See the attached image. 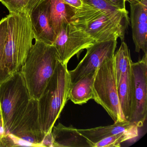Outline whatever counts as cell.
<instances>
[{"label": "cell", "instance_id": "cell-1", "mask_svg": "<svg viewBox=\"0 0 147 147\" xmlns=\"http://www.w3.org/2000/svg\"><path fill=\"white\" fill-rule=\"evenodd\" d=\"M4 62L8 74L20 71L35 39L30 15L24 11L7 15Z\"/></svg>", "mask_w": 147, "mask_h": 147}, {"label": "cell", "instance_id": "cell-2", "mask_svg": "<svg viewBox=\"0 0 147 147\" xmlns=\"http://www.w3.org/2000/svg\"><path fill=\"white\" fill-rule=\"evenodd\" d=\"M60 61L53 45L36 40L20 70L31 98H40Z\"/></svg>", "mask_w": 147, "mask_h": 147}, {"label": "cell", "instance_id": "cell-3", "mask_svg": "<svg viewBox=\"0 0 147 147\" xmlns=\"http://www.w3.org/2000/svg\"><path fill=\"white\" fill-rule=\"evenodd\" d=\"M70 85L67 65L60 61L38 100L40 123L45 134L51 131L68 100Z\"/></svg>", "mask_w": 147, "mask_h": 147}, {"label": "cell", "instance_id": "cell-4", "mask_svg": "<svg viewBox=\"0 0 147 147\" xmlns=\"http://www.w3.org/2000/svg\"><path fill=\"white\" fill-rule=\"evenodd\" d=\"M31 98L21 71L13 74L0 84V113L5 136L27 107Z\"/></svg>", "mask_w": 147, "mask_h": 147}, {"label": "cell", "instance_id": "cell-5", "mask_svg": "<svg viewBox=\"0 0 147 147\" xmlns=\"http://www.w3.org/2000/svg\"><path fill=\"white\" fill-rule=\"evenodd\" d=\"M113 57L104 61L97 69L93 99L105 109L116 123L126 120L119 106Z\"/></svg>", "mask_w": 147, "mask_h": 147}, {"label": "cell", "instance_id": "cell-6", "mask_svg": "<svg viewBox=\"0 0 147 147\" xmlns=\"http://www.w3.org/2000/svg\"><path fill=\"white\" fill-rule=\"evenodd\" d=\"M129 24L127 10H116L89 24L76 26L82 28L95 42L117 39L118 38L123 42Z\"/></svg>", "mask_w": 147, "mask_h": 147}, {"label": "cell", "instance_id": "cell-7", "mask_svg": "<svg viewBox=\"0 0 147 147\" xmlns=\"http://www.w3.org/2000/svg\"><path fill=\"white\" fill-rule=\"evenodd\" d=\"M95 42L82 28L68 23L63 25L52 45L60 61L67 65L73 57Z\"/></svg>", "mask_w": 147, "mask_h": 147}, {"label": "cell", "instance_id": "cell-8", "mask_svg": "<svg viewBox=\"0 0 147 147\" xmlns=\"http://www.w3.org/2000/svg\"><path fill=\"white\" fill-rule=\"evenodd\" d=\"M9 134L24 142L26 146L42 147L46 134L40 123L38 100L31 99Z\"/></svg>", "mask_w": 147, "mask_h": 147}, {"label": "cell", "instance_id": "cell-9", "mask_svg": "<svg viewBox=\"0 0 147 147\" xmlns=\"http://www.w3.org/2000/svg\"><path fill=\"white\" fill-rule=\"evenodd\" d=\"M147 54L141 60L131 62L133 80V113L130 122L142 127L147 115Z\"/></svg>", "mask_w": 147, "mask_h": 147}, {"label": "cell", "instance_id": "cell-10", "mask_svg": "<svg viewBox=\"0 0 147 147\" xmlns=\"http://www.w3.org/2000/svg\"><path fill=\"white\" fill-rule=\"evenodd\" d=\"M117 39L95 42L87 48L86 53L77 67L69 71L71 84L77 82L84 76L97 70L107 60L114 57Z\"/></svg>", "mask_w": 147, "mask_h": 147}, {"label": "cell", "instance_id": "cell-11", "mask_svg": "<svg viewBox=\"0 0 147 147\" xmlns=\"http://www.w3.org/2000/svg\"><path fill=\"white\" fill-rule=\"evenodd\" d=\"M129 4L132 38L136 52L147 54V0H126Z\"/></svg>", "mask_w": 147, "mask_h": 147}, {"label": "cell", "instance_id": "cell-12", "mask_svg": "<svg viewBox=\"0 0 147 147\" xmlns=\"http://www.w3.org/2000/svg\"><path fill=\"white\" fill-rule=\"evenodd\" d=\"M50 0H46L30 15L35 39L52 45L56 35L49 18Z\"/></svg>", "mask_w": 147, "mask_h": 147}, {"label": "cell", "instance_id": "cell-13", "mask_svg": "<svg viewBox=\"0 0 147 147\" xmlns=\"http://www.w3.org/2000/svg\"><path fill=\"white\" fill-rule=\"evenodd\" d=\"M54 147H93V144L72 125L61 123L52 128Z\"/></svg>", "mask_w": 147, "mask_h": 147}, {"label": "cell", "instance_id": "cell-14", "mask_svg": "<svg viewBox=\"0 0 147 147\" xmlns=\"http://www.w3.org/2000/svg\"><path fill=\"white\" fill-rule=\"evenodd\" d=\"M131 62L126 70L122 72L117 85V94L121 112L124 119L129 122L131 119L133 108V80Z\"/></svg>", "mask_w": 147, "mask_h": 147}, {"label": "cell", "instance_id": "cell-15", "mask_svg": "<svg viewBox=\"0 0 147 147\" xmlns=\"http://www.w3.org/2000/svg\"><path fill=\"white\" fill-rule=\"evenodd\" d=\"M138 127L134 123L129 121L114 123L111 125L99 126L88 129H78V131L85 136L92 144L110 136Z\"/></svg>", "mask_w": 147, "mask_h": 147}, {"label": "cell", "instance_id": "cell-16", "mask_svg": "<svg viewBox=\"0 0 147 147\" xmlns=\"http://www.w3.org/2000/svg\"><path fill=\"white\" fill-rule=\"evenodd\" d=\"M96 71L91 72L71 84L68 92V99L74 104L82 105L93 97V87Z\"/></svg>", "mask_w": 147, "mask_h": 147}, {"label": "cell", "instance_id": "cell-17", "mask_svg": "<svg viewBox=\"0 0 147 147\" xmlns=\"http://www.w3.org/2000/svg\"><path fill=\"white\" fill-rule=\"evenodd\" d=\"M49 18L56 36L63 25L70 23L75 11L63 0H50Z\"/></svg>", "mask_w": 147, "mask_h": 147}, {"label": "cell", "instance_id": "cell-18", "mask_svg": "<svg viewBox=\"0 0 147 147\" xmlns=\"http://www.w3.org/2000/svg\"><path fill=\"white\" fill-rule=\"evenodd\" d=\"M138 136V127L117 133L104 138L94 144V147H119L121 143Z\"/></svg>", "mask_w": 147, "mask_h": 147}, {"label": "cell", "instance_id": "cell-19", "mask_svg": "<svg viewBox=\"0 0 147 147\" xmlns=\"http://www.w3.org/2000/svg\"><path fill=\"white\" fill-rule=\"evenodd\" d=\"M114 68L117 80V86L121 77L124 66L131 60L130 54L127 44L122 42L120 47L114 55Z\"/></svg>", "mask_w": 147, "mask_h": 147}, {"label": "cell", "instance_id": "cell-20", "mask_svg": "<svg viewBox=\"0 0 147 147\" xmlns=\"http://www.w3.org/2000/svg\"><path fill=\"white\" fill-rule=\"evenodd\" d=\"M7 16L0 21V84L8 79L10 76L6 69L4 62L5 44L7 32Z\"/></svg>", "mask_w": 147, "mask_h": 147}, {"label": "cell", "instance_id": "cell-21", "mask_svg": "<svg viewBox=\"0 0 147 147\" xmlns=\"http://www.w3.org/2000/svg\"><path fill=\"white\" fill-rule=\"evenodd\" d=\"M83 3L82 9L76 11L79 14H92L101 11H112L114 9L107 5L104 0H82Z\"/></svg>", "mask_w": 147, "mask_h": 147}, {"label": "cell", "instance_id": "cell-22", "mask_svg": "<svg viewBox=\"0 0 147 147\" xmlns=\"http://www.w3.org/2000/svg\"><path fill=\"white\" fill-rule=\"evenodd\" d=\"M0 2L7 8L10 13L24 11V0H1Z\"/></svg>", "mask_w": 147, "mask_h": 147}, {"label": "cell", "instance_id": "cell-23", "mask_svg": "<svg viewBox=\"0 0 147 147\" xmlns=\"http://www.w3.org/2000/svg\"><path fill=\"white\" fill-rule=\"evenodd\" d=\"M45 1L46 0H24V11L30 15L33 10Z\"/></svg>", "mask_w": 147, "mask_h": 147}, {"label": "cell", "instance_id": "cell-24", "mask_svg": "<svg viewBox=\"0 0 147 147\" xmlns=\"http://www.w3.org/2000/svg\"><path fill=\"white\" fill-rule=\"evenodd\" d=\"M110 6L117 10L125 11L126 0H104Z\"/></svg>", "mask_w": 147, "mask_h": 147}, {"label": "cell", "instance_id": "cell-25", "mask_svg": "<svg viewBox=\"0 0 147 147\" xmlns=\"http://www.w3.org/2000/svg\"><path fill=\"white\" fill-rule=\"evenodd\" d=\"M63 1L74 9L75 12L81 10L83 7V3L82 0H63Z\"/></svg>", "mask_w": 147, "mask_h": 147}, {"label": "cell", "instance_id": "cell-26", "mask_svg": "<svg viewBox=\"0 0 147 147\" xmlns=\"http://www.w3.org/2000/svg\"><path fill=\"white\" fill-rule=\"evenodd\" d=\"M1 1V0H0V1Z\"/></svg>", "mask_w": 147, "mask_h": 147}]
</instances>
